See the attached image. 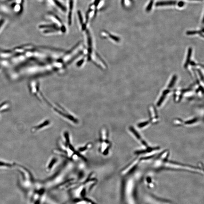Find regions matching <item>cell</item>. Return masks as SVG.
I'll list each match as a JSON object with an SVG mask.
<instances>
[{"label": "cell", "mask_w": 204, "mask_h": 204, "mask_svg": "<svg viewBox=\"0 0 204 204\" xmlns=\"http://www.w3.org/2000/svg\"><path fill=\"white\" fill-rule=\"evenodd\" d=\"M112 146L109 140V132L106 128H103L99 134V152L104 156L108 155Z\"/></svg>", "instance_id": "1"}, {"label": "cell", "mask_w": 204, "mask_h": 204, "mask_svg": "<svg viewBox=\"0 0 204 204\" xmlns=\"http://www.w3.org/2000/svg\"><path fill=\"white\" fill-rule=\"evenodd\" d=\"M177 3V2L174 1H161L156 2L155 6L156 7L168 6L175 5Z\"/></svg>", "instance_id": "2"}, {"label": "cell", "mask_w": 204, "mask_h": 204, "mask_svg": "<svg viewBox=\"0 0 204 204\" xmlns=\"http://www.w3.org/2000/svg\"><path fill=\"white\" fill-rule=\"evenodd\" d=\"M192 48H189L188 52L187 60H186V63H185V68H187V66L188 65L189 62L190 58H191V53H192Z\"/></svg>", "instance_id": "3"}, {"label": "cell", "mask_w": 204, "mask_h": 204, "mask_svg": "<svg viewBox=\"0 0 204 204\" xmlns=\"http://www.w3.org/2000/svg\"><path fill=\"white\" fill-rule=\"evenodd\" d=\"M154 0H150V2H149V4L147 6V7L146 8V11L147 12H149L151 11L152 9L153 4H154Z\"/></svg>", "instance_id": "4"}, {"label": "cell", "mask_w": 204, "mask_h": 204, "mask_svg": "<svg viewBox=\"0 0 204 204\" xmlns=\"http://www.w3.org/2000/svg\"><path fill=\"white\" fill-rule=\"evenodd\" d=\"M54 1V3H56V4L58 7L60 9H61L62 11H66V8L64 7V6L62 5L60 2H59L57 0H53Z\"/></svg>", "instance_id": "5"}, {"label": "cell", "mask_w": 204, "mask_h": 204, "mask_svg": "<svg viewBox=\"0 0 204 204\" xmlns=\"http://www.w3.org/2000/svg\"><path fill=\"white\" fill-rule=\"evenodd\" d=\"M197 34H201V31H188V32H186V34L188 35H194Z\"/></svg>", "instance_id": "6"}, {"label": "cell", "mask_w": 204, "mask_h": 204, "mask_svg": "<svg viewBox=\"0 0 204 204\" xmlns=\"http://www.w3.org/2000/svg\"><path fill=\"white\" fill-rule=\"evenodd\" d=\"M166 93H164V92L163 93V95H162V97H161V98H160V100L158 102V106H160V105H161V104H162V103H163V101H164V98H165L166 96Z\"/></svg>", "instance_id": "7"}, {"label": "cell", "mask_w": 204, "mask_h": 204, "mask_svg": "<svg viewBox=\"0 0 204 204\" xmlns=\"http://www.w3.org/2000/svg\"><path fill=\"white\" fill-rule=\"evenodd\" d=\"M176 79H177V76L175 75V76H174L173 77L171 81L170 82V84H169V88H171V87H172L173 86L175 82H176Z\"/></svg>", "instance_id": "8"}, {"label": "cell", "mask_w": 204, "mask_h": 204, "mask_svg": "<svg viewBox=\"0 0 204 204\" xmlns=\"http://www.w3.org/2000/svg\"><path fill=\"white\" fill-rule=\"evenodd\" d=\"M149 123V122H145L142 123H140L139 125V126L140 127H144V126H148Z\"/></svg>", "instance_id": "9"}, {"label": "cell", "mask_w": 204, "mask_h": 204, "mask_svg": "<svg viewBox=\"0 0 204 204\" xmlns=\"http://www.w3.org/2000/svg\"><path fill=\"white\" fill-rule=\"evenodd\" d=\"M178 6L179 7H181L183 6L184 5V2H179L177 3Z\"/></svg>", "instance_id": "10"}, {"label": "cell", "mask_w": 204, "mask_h": 204, "mask_svg": "<svg viewBox=\"0 0 204 204\" xmlns=\"http://www.w3.org/2000/svg\"><path fill=\"white\" fill-rule=\"evenodd\" d=\"M3 23H4V20H3V19H1V20H0V27L2 26V24H3Z\"/></svg>", "instance_id": "11"}, {"label": "cell", "mask_w": 204, "mask_h": 204, "mask_svg": "<svg viewBox=\"0 0 204 204\" xmlns=\"http://www.w3.org/2000/svg\"><path fill=\"white\" fill-rule=\"evenodd\" d=\"M189 1H201L203 0H189Z\"/></svg>", "instance_id": "12"}]
</instances>
